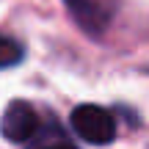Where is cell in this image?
Masks as SVG:
<instances>
[{"instance_id":"obj_1","label":"cell","mask_w":149,"mask_h":149,"mask_svg":"<svg viewBox=\"0 0 149 149\" xmlns=\"http://www.w3.org/2000/svg\"><path fill=\"white\" fill-rule=\"evenodd\" d=\"M72 130L88 144H111L116 138V119L102 105H77L72 111Z\"/></svg>"},{"instance_id":"obj_2","label":"cell","mask_w":149,"mask_h":149,"mask_svg":"<svg viewBox=\"0 0 149 149\" xmlns=\"http://www.w3.org/2000/svg\"><path fill=\"white\" fill-rule=\"evenodd\" d=\"M36 127H39L36 111H33L28 102H22V100L11 102V105L6 108L3 119H0V130H3L6 141H11V144H22V141H28L31 135H36Z\"/></svg>"},{"instance_id":"obj_3","label":"cell","mask_w":149,"mask_h":149,"mask_svg":"<svg viewBox=\"0 0 149 149\" xmlns=\"http://www.w3.org/2000/svg\"><path fill=\"white\" fill-rule=\"evenodd\" d=\"M72 17L77 19V25L88 33L105 31L108 19H111V3L108 0H66Z\"/></svg>"},{"instance_id":"obj_4","label":"cell","mask_w":149,"mask_h":149,"mask_svg":"<svg viewBox=\"0 0 149 149\" xmlns=\"http://www.w3.org/2000/svg\"><path fill=\"white\" fill-rule=\"evenodd\" d=\"M22 61V47L19 42H14L11 36L0 33V66H14Z\"/></svg>"},{"instance_id":"obj_5","label":"cell","mask_w":149,"mask_h":149,"mask_svg":"<svg viewBox=\"0 0 149 149\" xmlns=\"http://www.w3.org/2000/svg\"><path fill=\"white\" fill-rule=\"evenodd\" d=\"M39 149H74L72 144H66V141H55V144H47V146H39Z\"/></svg>"}]
</instances>
